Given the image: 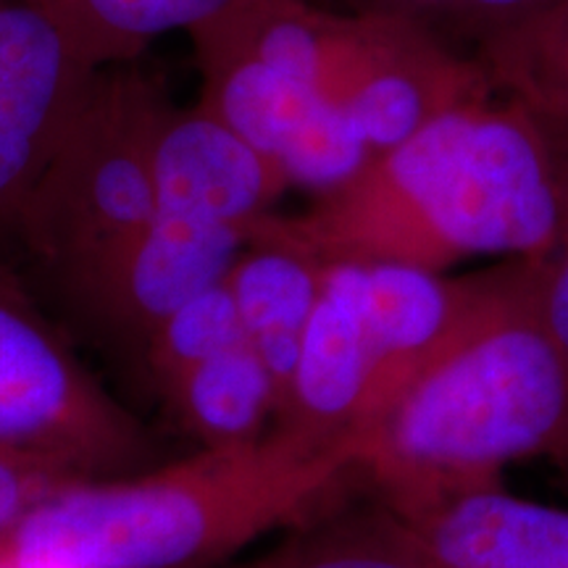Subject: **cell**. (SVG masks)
<instances>
[{
  "label": "cell",
  "mask_w": 568,
  "mask_h": 568,
  "mask_svg": "<svg viewBox=\"0 0 568 568\" xmlns=\"http://www.w3.org/2000/svg\"><path fill=\"white\" fill-rule=\"evenodd\" d=\"M174 424L201 447L243 445L266 437L280 416V387L247 343L213 355L163 395Z\"/></svg>",
  "instance_id": "cell-14"
},
{
  "label": "cell",
  "mask_w": 568,
  "mask_h": 568,
  "mask_svg": "<svg viewBox=\"0 0 568 568\" xmlns=\"http://www.w3.org/2000/svg\"><path fill=\"white\" fill-rule=\"evenodd\" d=\"M247 343L237 303L226 280L182 303L148 343L140 379L163 400L184 374L230 347Z\"/></svg>",
  "instance_id": "cell-17"
},
{
  "label": "cell",
  "mask_w": 568,
  "mask_h": 568,
  "mask_svg": "<svg viewBox=\"0 0 568 568\" xmlns=\"http://www.w3.org/2000/svg\"><path fill=\"white\" fill-rule=\"evenodd\" d=\"M497 95L568 122V0L477 51Z\"/></svg>",
  "instance_id": "cell-16"
},
{
  "label": "cell",
  "mask_w": 568,
  "mask_h": 568,
  "mask_svg": "<svg viewBox=\"0 0 568 568\" xmlns=\"http://www.w3.org/2000/svg\"><path fill=\"white\" fill-rule=\"evenodd\" d=\"M209 568H437L422 539L379 497L337 500L266 550Z\"/></svg>",
  "instance_id": "cell-13"
},
{
  "label": "cell",
  "mask_w": 568,
  "mask_h": 568,
  "mask_svg": "<svg viewBox=\"0 0 568 568\" xmlns=\"http://www.w3.org/2000/svg\"><path fill=\"white\" fill-rule=\"evenodd\" d=\"M568 437V355L537 301V264L508 258L479 308L355 445L358 477L393 510L500 481Z\"/></svg>",
  "instance_id": "cell-3"
},
{
  "label": "cell",
  "mask_w": 568,
  "mask_h": 568,
  "mask_svg": "<svg viewBox=\"0 0 568 568\" xmlns=\"http://www.w3.org/2000/svg\"><path fill=\"white\" fill-rule=\"evenodd\" d=\"M92 69L138 61L169 32H195L234 0H30Z\"/></svg>",
  "instance_id": "cell-15"
},
{
  "label": "cell",
  "mask_w": 568,
  "mask_h": 568,
  "mask_svg": "<svg viewBox=\"0 0 568 568\" xmlns=\"http://www.w3.org/2000/svg\"><path fill=\"white\" fill-rule=\"evenodd\" d=\"M195 53L203 109L272 161L290 187L329 195L374 161L364 138L316 84L245 53Z\"/></svg>",
  "instance_id": "cell-8"
},
{
  "label": "cell",
  "mask_w": 568,
  "mask_h": 568,
  "mask_svg": "<svg viewBox=\"0 0 568 568\" xmlns=\"http://www.w3.org/2000/svg\"><path fill=\"white\" fill-rule=\"evenodd\" d=\"M560 226L550 126L510 98L458 105L376 155L305 213L268 211L251 232L324 261H393L445 272L477 255L545 258Z\"/></svg>",
  "instance_id": "cell-1"
},
{
  "label": "cell",
  "mask_w": 568,
  "mask_h": 568,
  "mask_svg": "<svg viewBox=\"0 0 568 568\" xmlns=\"http://www.w3.org/2000/svg\"><path fill=\"white\" fill-rule=\"evenodd\" d=\"M0 447L80 479L159 464L155 439L95 374L17 276L0 268Z\"/></svg>",
  "instance_id": "cell-6"
},
{
  "label": "cell",
  "mask_w": 568,
  "mask_h": 568,
  "mask_svg": "<svg viewBox=\"0 0 568 568\" xmlns=\"http://www.w3.org/2000/svg\"><path fill=\"white\" fill-rule=\"evenodd\" d=\"M287 187L272 161L203 105H172L155 148V205L197 211L251 232Z\"/></svg>",
  "instance_id": "cell-11"
},
{
  "label": "cell",
  "mask_w": 568,
  "mask_h": 568,
  "mask_svg": "<svg viewBox=\"0 0 568 568\" xmlns=\"http://www.w3.org/2000/svg\"><path fill=\"white\" fill-rule=\"evenodd\" d=\"M493 282L495 268L445 276L393 261H326L274 426L355 460L364 432L479 308Z\"/></svg>",
  "instance_id": "cell-4"
},
{
  "label": "cell",
  "mask_w": 568,
  "mask_h": 568,
  "mask_svg": "<svg viewBox=\"0 0 568 568\" xmlns=\"http://www.w3.org/2000/svg\"><path fill=\"white\" fill-rule=\"evenodd\" d=\"M172 103L138 61L105 67L21 211L17 237L63 297L155 213V148Z\"/></svg>",
  "instance_id": "cell-5"
},
{
  "label": "cell",
  "mask_w": 568,
  "mask_h": 568,
  "mask_svg": "<svg viewBox=\"0 0 568 568\" xmlns=\"http://www.w3.org/2000/svg\"><path fill=\"white\" fill-rule=\"evenodd\" d=\"M247 240L251 232L237 224L155 205L140 237L103 272L63 295L61 305L105 353L140 372L161 322L226 280Z\"/></svg>",
  "instance_id": "cell-7"
},
{
  "label": "cell",
  "mask_w": 568,
  "mask_h": 568,
  "mask_svg": "<svg viewBox=\"0 0 568 568\" xmlns=\"http://www.w3.org/2000/svg\"><path fill=\"white\" fill-rule=\"evenodd\" d=\"M95 74L38 6L0 0V232L17 234Z\"/></svg>",
  "instance_id": "cell-9"
},
{
  "label": "cell",
  "mask_w": 568,
  "mask_h": 568,
  "mask_svg": "<svg viewBox=\"0 0 568 568\" xmlns=\"http://www.w3.org/2000/svg\"><path fill=\"white\" fill-rule=\"evenodd\" d=\"M324 266V258L290 240L251 232L245 251L226 274L247 345L264 358L280 387V414L318 301Z\"/></svg>",
  "instance_id": "cell-12"
},
{
  "label": "cell",
  "mask_w": 568,
  "mask_h": 568,
  "mask_svg": "<svg viewBox=\"0 0 568 568\" xmlns=\"http://www.w3.org/2000/svg\"><path fill=\"white\" fill-rule=\"evenodd\" d=\"M355 479L351 453L274 426L140 474L69 481L0 539V568H209L335 506Z\"/></svg>",
  "instance_id": "cell-2"
},
{
  "label": "cell",
  "mask_w": 568,
  "mask_h": 568,
  "mask_svg": "<svg viewBox=\"0 0 568 568\" xmlns=\"http://www.w3.org/2000/svg\"><path fill=\"white\" fill-rule=\"evenodd\" d=\"M564 0H339V9L410 21L447 45L471 42L474 55Z\"/></svg>",
  "instance_id": "cell-18"
},
{
  "label": "cell",
  "mask_w": 568,
  "mask_h": 568,
  "mask_svg": "<svg viewBox=\"0 0 568 568\" xmlns=\"http://www.w3.org/2000/svg\"><path fill=\"white\" fill-rule=\"evenodd\" d=\"M395 514L437 568H568V510L510 495L500 481Z\"/></svg>",
  "instance_id": "cell-10"
},
{
  "label": "cell",
  "mask_w": 568,
  "mask_h": 568,
  "mask_svg": "<svg viewBox=\"0 0 568 568\" xmlns=\"http://www.w3.org/2000/svg\"><path fill=\"white\" fill-rule=\"evenodd\" d=\"M545 119V116H542ZM550 126L560 180V226L552 251L537 264V301L545 322L568 355V122L545 119Z\"/></svg>",
  "instance_id": "cell-19"
},
{
  "label": "cell",
  "mask_w": 568,
  "mask_h": 568,
  "mask_svg": "<svg viewBox=\"0 0 568 568\" xmlns=\"http://www.w3.org/2000/svg\"><path fill=\"white\" fill-rule=\"evenodd\" d=\"M80 477L48 464L0 447V539L17 527L38 503Z\"/></svg>",
  "instance_id": "cell-20"
}]
</instances>
